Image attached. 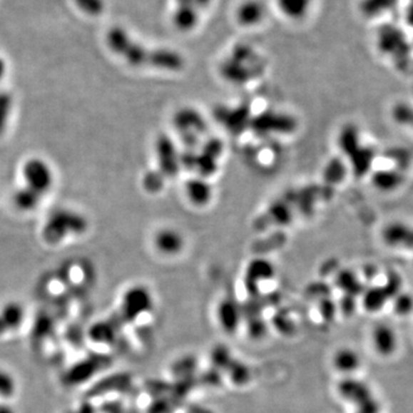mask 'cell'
Wrapping results in <instances>:
<instances>
[{
  "instance_id": "cell-1",
  "label": "cell",
  "mask_w": 413,
  "mask_h": 413,
  "mask_svg": "<svg viewBox=\"0 0 413 413\" xmlns=\"http://www.w3.org/2000/svg\"><path fill=\"white\" fill-rule=\"evenodd\" d=\"M109 50L136 68H153L158 71H179L185 66V60L179 53L171 50H151L139 44L118 26L109 29L106 35Z\"/></svg>"
},
{
  "instance_id": "cell-2",
  "label": "cell",
  "mask_w": 413,
  "mask_h": 413,
  "mask_svg": "<svg viewBox=\"0 0 413 413\" xmlns=\"http://www.w3.org/2000/svg\"><path fill=\"white\" fill-rule=\"evenodd\" d=\"M88 229V217L82 211L60 207L47 215L41 226V238L49 245H59L67 239L84 235Z\"/></svg>"
},
{
  "instance_id": "cell-3",
  "label": "cell",
  "mask_w": 413,
  "mask_h": 413,
  "mask_svg": "<svg viewBox=\"0 0 413 413\" xmlns=\"http://www.w3.org/2000/svg\"><path fill=\"white\" fill-rule=\"evenodd\" d=\"M24 186L45 198L56 184V173L50 162L39 156L28 158L22 164Z\"/></svg>"
},
{
  "instance_id": "cell-4",
  "label": "cell",
  "mask_w": 413,
  "mask_h": 413,
  "mask_svg": "<svg viewBox=\"0 0 413 413\" xmlns=\"http://www.w3.org/2000/svg\"><path fill=\"white\" fill-rule=\"evenodd\" d=\"M153 308V297L150 290L144 286H133L129 288L122 299V315L129 322L138 317L148 314Z\"/></svg>"
},
{
  "instance_id": "cell-5",
  "label": "cell",
  "mask_w": 413,
  "mask_h": 413,
  "mask_svg": "<svg viewBox=\"0 0 413 413\" xmlns=\"http://www.w3.org/2000/svg\"><path fill=\"white\" fill-rule=\"evenodd\" d=\"M217 322L226 335H235L240 326L243 312L237 302L224 300L220 302L216 310Z\"/></svg>"
},
{
  "instance_id": "cell-6",
  "label": "cell",
  "mask_w": 413,
  "mask_h": 413,
  "mask_svg": "<svg viewBox=\"0 0 413 413\" xmlns=\"http://www.w3.org/2000/svg\"><path fill=\"white\" fill-rule=\"evenodd\" d=\"M337 393L342 399L355 403L357 407L372 397L371 389L367 384L350 377L342 379L337 384Z\"/></svg>"
},
{
  "instance_id": "cell-7",
  "label": "cell",
  "mask_w": 413,
  "mask_h": 413,
  "mask_svg": "<svg viewBox=\"0 0 413 413\" xmlns=\"http://www.w3.org/2000/svg\"><path fill=\"white\" fill-rule=\"evenodd\" d=\"M397 335L389 325L379 324L372 331V345L381 356H392L397 349Z\"/></svg>"
},
{
  "instance_id": "cell-8",
  "label": "cell",
  "mask_w": 413,
  "mask_h": 413,
  "mask_svg": "<svg viewBox=\"0 0 413 413\" xmlns=\"http://www.w3.org/2000/svg\"><path fill=\"white\" fill-rule=\"evenodd\" d=\"M332 365L343 375H350L361 367V357L352 348H340L333 355Z\"/></svg>"
},
{
  "instance_id": "cell-9",
  "label": "cell",
  "mask_w": 413,
  "mask_h": 413,
  "mask_svg": "<svg viewBox=\"0 0 413 413\" xmlns=\"http://www.w3.org/2000/svg\"><path fill=\"white\" fill-rule=\"evenodd\" d=\"M26 318V309L20 302L9 301L0 309V320L4 322L7 331L18 330L24 324Z\"/></svg>"
},
{
  "instance_id": "cell-10",
  "label": "cell",
  "mask_w": 413,
  "mask_h": 413,
  "mask_svg": "<svg viewBox=\"0 0 413 413\" xmlns=\"http://www.w3.org/2000/svg\"><path fill=\"white\" fill-rule=\"evenodd\" d=\"M155 246L164 255H176L183 250L184 240L178 232L165 229L156 235Z\"/></svg>"
},
{
  "instance_id": "cell-11",
  "label": "cell",
  "mask_w": 413,
  "mask_h": 413,
  "mask_svg": "<svg viewBox=\"0 0 413 413\" xmlns=\"http://www.w3.org/2000/svg\"><path fill=\"white\" fill-rule=\"evenodd\" d=\"M44 198L33 190L26 188V186H20L13 194V203L18 210L22 213H31L39 208L43 203Z\"/></svg>"
},
{
  "instance_id": "cell-12",
  "label": "cell",
  "mask_w": 413,
  "mask_h": 413,
  "mask_svg": "<svg viewBox=\"0 0 413 413\" xmlns=\"http://www.w3.org/2000/svg\"><path fill=\"white\" fill-rule=\"evenodd\" d=\"M173 20L177 29L182 31L192 30L198 24L197 9L192 6H177Z\"/></svg>"
},
{
  "instance_id": "cell-13",
  "label": "cell",
  "mask_w": 413,
  "mask_h": 413,
  "mask_svg": "<svg viewBox=\"0 0 413 413\" xmlns=\"http://www.w3.org/2000/svg\"><path fill=\"white\" fill-rule=\"evenodd\" d=\"M264 15L263 6L258 1H247L238 11V20L245 26L258 24Z\"/></svg>"
},
{
  "instance_id": "cell-14",
  "label": "cell",
  "mask_w": 413,
  "mask_h": 413,
  "mask_svg": "<svg viewBox=\"0 0 413 413\" xmlns=\"http://www.w3.org/2000/svg\"><path fill=\"white\" fill-rule=\"evenodd\" d=\"M14 109V98L11 92L0 90V136L9 128Z\"/></svg>"
},
{
  "instance_id": "cell-15",
  "label": "cell",
  "mask_w": 413,
  "mask_h": 413,
  "mask_svg": "<svg viewBox=\"0 0 413 413\" xmlns=\"http://www.w3.org/2000/svg\"><path fill=\"white\" fill-rule=\"evenodd\" d=\"M363 294L364 308L371 311V312L380 310L386 305V302L389 300L384 288H369V290H365Z\"/></svg>"
},
{
  "instance_id": "cell-16",
  "label": "cell",
  "mask_w": 413,
  "mask_h": 413,
  "mask_svg": "<svg viewBox=\"0 0 413 413\" xmlns=\"http://www.w3.org/2000/svg\"><path fill=\"white\" fill-rule=\"evenodd\" d=\"M311 0H278L282 12L292 19H300L308 12Z\"/></svg>"
},
{
  "instance_id": "cell-17",
  "label": "cell",
  "mask_w": 413,
  "mask_h": 413,
  "mask_svg": "<svg viewBox=\"0 0 413 413\" xmlns=\"http://www.w3.org/2000/svg\"><path fill=\"white\" fill-rule=\"evenodd\" d=\"M18 382L14 375L7 369L0 367V399H11L16 393Z\"/></svg>"
},
{
  "instance_id": "cell-18",
  "label": "cell",
  "mask_w": 413,
  "mask_h": 413,
  "mask_svg": "<svg viewBox=\"0 0 413 413\" xmlns=\"http://www.w3.org/2000/svg\"><path fill=\"white\" fill-rule=\"evenodd\" d=\"M375 186L380 190H394L401 184L402 179L399 173L394 171H380L373 178Z\"/></svg>"
},
{
  "instance_id": "cell-19",
  "label": "cell",
  "mask_w": 413,
  "mask_h": 413,
  "mask_svg": "<svg viewBox=\"0 0 413 413\" xmlns=\"http://www.w3.org/2000/svg\"><path fill=\"white\" fill-rule=\"evenodd\" d=\"M188 195L195 203H205L210 198V188L205 183L192 182L188 184Z\"/></svg>"
},
{
  "instance_id": "cell-20",
  "label": "cell",
  "mask_w": 413,
  "mask_h": 413,
  "mask_svg": "<svg viewBox=\"0 0 413 413\" xmlns=\"http://www.w3.org/2000/svg\"><path fill=\"white\" fill-rule=\"evenodd\" d=\"M230 372V379L235 384H245L250 380V369L243 363L231 362L228 367Z\"/></svg>"
},
{
  "instance_id": "cell-21",
  "label": "cell",
  "mask_w": 413,
  "mask_h": 413,
  "mask_svg": "<svg viewBox=\"0 0 413 413\" xmlns=\"http://www.w3.org/2000/svg\"><path fill=\"white\" fill-rule=\"evenodd\" d=\"M394 311L399 316H409L413 311V297L410 294L399 293L394 297Z\"/></svg>"
},
{
  "instance_id": "cell-22",
  "label": "cell",
  "mask_w": 413,
  "mask_h": 413,
  "mask_svg": "<svg viewBox=\"0 0 413 413\" xmlns=\"http://www.w3.org/2000/svg\"><path fill=\"white\" fill-rule=\"evenodd\" d=\"M91 331L92 339L98 342H111L114 339V332H113L112 327H109L106 324L96 325Z\"/></svg>"
},
{
  "instance_id": "cell-23",
  "label": "cell",
  "mask_w": 413,
  "mask_h": 413,
  "mask_svg": "<svg viewBox=\"0 0 413 413\" xmlns=\"http://www.w3.org/2000/svg\"><path fill=\"white\" fill-rule=\"evenodd\" d=\"M211 358H213L214 365H216V367H228L232 362L231 352L228 350V348L223 346L215 348L214 350H213Z\"/></svg>"
},
{
  "instance_id": "cell-24",
  "label": "cell",
  "mask_w": 413,
  "mask_h": 413,
  "mask_svg": "<svg viewBox=\"0 0 413 413\" xmlns=\"http://www.w3.org/2000/svg\"><path fill=\"white\" fill-rule=\"evenodd\" d=\"M76 4L86 14L98 15L103 11V0H76Z\"/></svg>"
},
{
  "instance_id": "cell-25",
  "label": "cell",
  "mask_w": 413,
  "mask_h": 413,
  "mask_svg": "<svg viewBox=\"0 0 413 413\" xmlns=\"http://www.w3.org/2000/svg\"><path fill=\"white\" fill-rule=\"evenodd\" d=\"M320 315L325 320H333L337 315V305L332 301L324 300L320 305Z\"/></svg>"
},
{
  "instance_id": "cell-26",
  "label": "cell",
  "mask_w": 413,
  "mask_h": 413,
  "mask_svg": "<svg viewBox=\"0 0 413 413\" xmlns=\"http://www.w3.org/2000/svg\"><path fill=\"white\" fill-rule=\"evenodd\" d=\"M250 335L255 339H260L265 335V326L262 320H258L250 324Z\"/></svg>"
},
{
  "instance_id": "cell-27",
  "label": "cell",
  "mask_w": 413,
  "mask_h": 413,
  "mask_svg": "<svg viewBox=\"0 0 413 413\" xmlns=\"http://www.w3.org/2000/svg\"><path fill=\"white\" fill-rule=\"evenodd\" d=\"M355 300L354 296L349 295L342 300V303L339 305V308L341 307V310L343 311V314L350 315L352 314V311L355 310Z\"/></svg>"
},
{
  "instance_id": "cell-28",
  "label": "cell",
  "mask_w": 413,
  "mask_h": 413,
  "mask_svg": "<svg viewBox=\"0 0 413 413\" xmlns=\"http://www.w3.org/2000/svg\"><path fill=\"white\" fill-rule=\"evenodd\" d=\"M7 73V63L5 60L0 56V83L3 82L4 78L6 76Z\"/></svg>"
},
{
  "instance_id": "cell-29",
  "label": "cell",
  "mask_w": 413,
  "mask_h": 413,
  "mask_svg": "<svg viewBox=\"0 0 413 413\" xmlns=\"http://www.w3.org/2000/svg\"><path fill=\"white\" fill-rule=\"evenodd\" d=\"M0 413H16V411L11 404L0 403Z\"/></svg>"
},
{
  "instance_id": "cell-30",
  "label": "cell",
  "mask_w": 413,
  "mask_h": 413,
  "mask_svg": "<svg viewBox=\"0 0 413 413\" xmlns=\"http://www.w3.org/2000/svg\"><path fill=\"white\" fill-rule=\"evenodd\" d=\"M197 7H207L210 4L211 0H194Z\"/></svg>"
},
{
  "instance_id": "cell-31",
  "label": "cell",
  "mask_w": 413,
  "mask_h": 413,
  "mask_svg": "<svg viewBox=\"0 0 413 413\" xmlns=\"http://www.w3.org/2000/svg\"><path fill=\"white\" fill-rule=\"evenodd\" d=\"M6 333H9V331H7L6 327L4 325V322L0 320V337H3V335H6Z\"/></svg>"
},
{
  "instance_id": "cell-32",
  "label": "cell",
  "mask_w": 413,
  "mask_h": 413,
  "mask_svg": "<svg viewBox=\"0 0 413 413\" xmlns=\"http://www.w3.org/2000/svg\"><path fill=\"white\" fill-rule=\"evenodd\" d=\"M410 20H411V22H412V24H413V9H412V11H411Z\"/></svg>"
},
{
  "instance_id": "cell-33",
  "label": "cell",
  "mask_w": 413,
  "mask_h": 413,
  "mask_svg": "<svg viewBox=\"0 0 413 413\" xmlns=\"http://www.w3.org/2000/svg\"><path fill=\"white\" fill-rule=\"evenodd\" d=\"M69 413H77V411H76V412H69Z\"/></svg>"
},
{
  "instance_id": "cell-34",
  "label": "cell",
  "mask_w": 413,
  "mask_h": 413,
  "mask_svg": "<svg viewBox=\"0 0 413 413\" xmlns=\"http://www.w3.org/2000/svg\"><path fill=\"white\" fill-rule=\"evenodd\" d=\"M411 124H413V120H412V123H411Z\"/></svg>"
},
{
  "instance_id": "cell-35",
  "label": "cell",
  "mask_w": 413,
  "mask_h": 413,
  "mask_svg": "<svg viewBox=\"0 0 413 413\" xmlns=\"http://www.w3.org/2000/svg\"><path fill=\"white\" fill-rule=\"evenodd\" d=\"M357 413H360V412H357Z\"/></svg>"
}]
</instances>
